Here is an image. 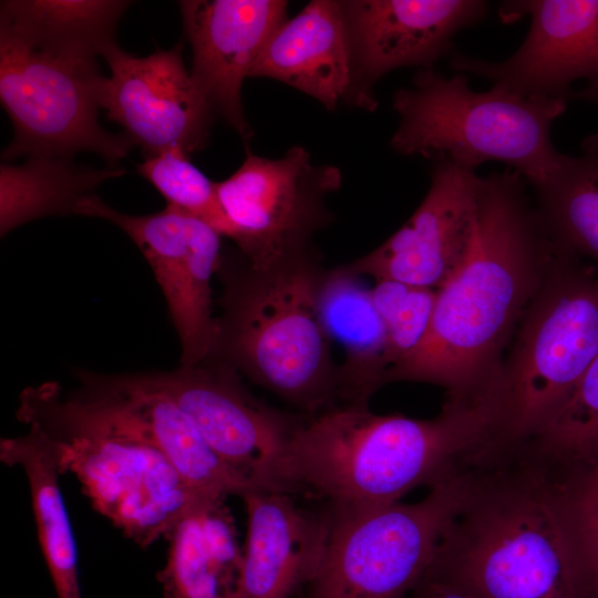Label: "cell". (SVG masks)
<instances>
[{
  "label": "cell",
  "instance_id": "ac0fdd59",
  "mask_svg": "<svg viewBox=\"0 0 598 598\" xmlns=\"http://www.w3.org/2000/svg\"><path fill=\"white\" fill-rule=\"evenodd\" d=\"M241 498L248 517L241 598H297L326 549V506L305 508L292 495L272 491H251Z\"/></svg>",
  "mask_w": 598,
  "mask_h": 598
},
{
  "label": "cell",
  "instance_id": "484cf974",
  "mask_svg": "<svg viewBox=\"0 0 598 598\" xmlns=\"http://www.w3.org/2000/svg\"><path fill=\"white\" fill-rule=\"evenodd\" d=\"M534 188L549 237L598 269V133L584 138L579 155L564 154L558 168Z\"/></svg>",
  "mask_w": 598,
  "mask_h": 598
},
{
  "label": "cell",
  "instance_id": "6da1fadb",
  "mask_svg": "<svg viewBox=\"0 0 598 598\" xmlns=\"http://www.w3.org/2000/svg\"><path fill=\"white\" fill-rule=\"evenodd\" d=\"M525 187L508 167L480 178L466 256L437 289L423 342L385 372L382 386L423 382L457 396L496 386L504 351L557 251Z\"/></svg>",
  "mask_w": 598,
  "mask_h": 598
},
{
  "label": "cell",
  "instance_id": "7c38bea8",
  "mask_svg": "<svg viewBox=\"0 0 598 598\" xmlns=\"http://www.w3.org/2000/svg\"><path fill=\"white\" fill-rule=\"evenodd\" d=\"M75 214L109 220L127 234L164 293L181 341V365L207 360L217 334L210 282L220 265L223 236L205 221L168 206L154 214L130 215L95 194L84 197Z\"/></svg>",
  "mask_w": 598,
  "mask_h": 598
},
{
  "label": "cell",
  "instance_id": "30bf717a",
  "mask_svg": "<svg viewBox=\"0 0 598 598\" xmlns=\"http://www.w3.org/2000/svg\"><path fill=\"white\" fill-rule=\"evenodd\" d=\"M341 182L336 166L316 165L301 146L280 158L247 152L234 174L216 182L223 237L257 267L316 250L313 235L332 219L326 199Z\"/></svg>",
  "mask_w": 598,
  "mask_h": 598
},
{
  "label": "cell",
  "instance_id": "52a82bcc",
  "mask_svg": "<svg viewBox=\"0 0 598 598\" xmlns=\"http://www.w3.org/2000/svg\"><path fill=\"white\" fill-rule=\"evenodd\" d=\"M597 355L598 269L557 245L502 361L503 440L518 443L536 436Z\"/></svg>",
  "mask_w": 598,
  "mask_h": 598
},
{
  "label": "cell",
  "instance_id": "d6986e66",
  "mask_svg": "<svg viewBox=\"0 0 598 598\" xmlns=\"http://www.w3.org/2000/svg\"><path fill=\"white\" fill-rule=\"evenodd\" d=\"M249 78L280 81L334 111L353 91V64L341 1L315 0L271 34Z\"/></svg>",
  "mask_w": 598,
  "mask_h": 598
},
{
  "label": "cell",
  "instance_id": "d4e9b609",
  "mask_svg": "<svg viewBox=\"0 0 598 598\" xmlns=\"http://www.w3.org/2000/svg\"><path fill=\"white\" fill-rule=\"evenodd\" d=\"M124 174L118 166L101 169L72 158L34 156L21 165L0 166V234L30 220L75 214L76 206L104 181Z\"/></svg>",
  "mask_w": 598,
  "mask_h": 598
},
{
  "label": "cell",
  "instance_id": "4316f807",
  "mask_svg": "<svg viewBox=\"0 0 598 598\" xmlns=\"http://www.w3.org/2000/svg\"><path fill=\"white\" fill-rule=\"evenodd\" d=\"M525 443L556 462L574 460L598 448V355L561 409Z\"/></svg>",
  "mask_w": 598,
  "mask_h": 598
},
{
  "label": "cell",
  "instance_id": "8fae6325",
  "mask_svg": "<svg viewBox=\"0 0 598 598\" xmlns=\"http://www.w3.org/2000/svg\"><path fill=\"white\" fill-rule=\"evenodd\" d=\"M137 374L186 413L226 465L256 489L278 492V471L301 414L255 398L241 374L217 360Z\"/></svg>",
  "mask_w": 598,
  "mask_h": 598
},
{
  "label": "cell",
  "instance_id": "83f0119b",
  "mask_svg": "<svg viewBox=\"0 0 598 598\" xmlns=\"http://www.w3.org/2000/svg\"><path fill=\"white\" fill-rule=\"evenodd\" d=\"M136 172L163 195L166 206L205 221L223 236L224 217L216 182L199 171L182 150L146 157L136 165Z\"/></svg>",
  "mask_w": 598,
  "mask_h": 598
},
{
  "label": "cell",
  "instance_id": "f1b7e54d",
  "mask_svg": "<svg viewBox=\"0 0 598 598\" xmlns=\"http://www.w3.org/2000/svg\"><path fill=\"white\" fill-rule=\"evenodd\" d=\"M371 290L386 331L389 370L423 342L431 324L437 290L391 279L375 280Z\"/></svg>",
  "mask_w": 598,
  "mask_h": 598
},
{
  "label": "cell",
  "instance_id": "5b68a950",
  "mask_svg": "<svg viewBox=\"0 0 598 598\" xmlns=\"http://www.w3.org/2000/svg\"><path fill=\"white\" fill-rule=\"evenodd\" d=\"M17 415L48 437L62 474L78 477L93 507L142 547L216 498L194 489L158 447L113 426L58 383L25 389Z\"/></svg>",
  "mask_w": 598,
  "mask_h": 598
},
{
  "label": "cell",
  "instance_id": "ffe728a7",
  "mask_svg": "<svg viewBox=\"0 0 598 598\" xmlns=\"http://www.w3.org/2000/svg\"><path fill=\"white\" fill-rule=\"evenodd\" d=\"M102 377L140 436L158 447L194 489L225 498L255 491L219 458L168 395L145 383L137 373Z\"/></svg>",
  "mask_w": 598,
  "mask_h": 598
},
{
  "label": "cell",
  "instance_id": "603a6c76",
  "mask_svg": "<svg viewBox=\"0 0 598 598\" xmlns=\"http://www.w3.org/2000/svg\"><path fill=\"white\" fill-rule=\"evenodd\" d=\"M125 0H6L0 33L54 55L95 60L116 44Z\"/></svg>",
  "mask_w": 598,
  "mask_h": 598
},
{
  "label": "cell",
  "instance_id": "7a4b0ae2",
  "mask_svg": "<svg viewBox=\"0 0 598 598\" xmlns=\"http://www.w3.org/2000/svg\"><path fill=\"white\" fill-rule=\"evenodd\" d=\"M497 389L445 395L432 419L338 404L301 415L283 454L278 491L329 505L382 506L451 480L502 437Z\"/></svg>",
  "mask_w": 598,
  "mask_h": 598
},
{
  "label": "cell",
  "instance_id": "277c9868",
  "mask_svg": "<svg viewBox=\"0 0 598 598\" xmlns=\"http://www.w3.org/2000/svg\"><path fill=\"white\" fill-rule=\"evenodd\" d=\"M324 270L316 250L257 267L236 249L223 250L216 274L221 313L208 359L229 364L305 416L340 402V365L318 303Z\"/></svg>",
  "mask_w": 598,
  "mask_h": 598
},
{
  "label": "cell",
  "instance_id": "4fadbf2b",
  "mask_svg": "<svg viewBox=\"0 0 598 598\" xmlns=\"http://www.w3.org/2000/svg\"><path fill=\"white\" fill-rule=\"evenodd\" d=\"M102 56L111 76L101 83V109L145 158L172 148L190 156L207 145L215 113L187 71L178 44L146 56L113 44Z\"/></svg>",
  "mask_w": 598,
  "mask_h": 598
},
{
  "label": "cell",
  "instance_id": "1f68e13d",
  "mask_svg": "<svg viewBox=\"0 0 598 598\" xmlns=\"http://www.w3.org/2000/svg\"><path fill=\"white\" fill-rule=\"evenodd\" d=\"M569 97L598 104V78L588 80L587 85L579 91H571Z\"/></svg>",
  "mask_w": 598,
  "mask_h": 598
},
{
  "label": "cell",
  "instance_id": "9a60e30c",
  "mask_svg": "<svg viewBox=\"0 0 598 598\" xmlns=\"http://www.w3.org/2000/svg\"><path fill=\"white\" fill-rule=\"evenodd\" d=\"M353 64V102L377 106L371 86L403 66L432 69L452 52V39L484 19L481 0H355L341 1Z\"/></svg>",
  "mask_w": 598,
  "mask_h": 598
},
{
  "label": "cell",
  "instance_id": "5bb4252c",
  "mask_svg": "<svg viewBox=\"0 0 598 598\" xmlns=\"http://www.w3.org/2000/svg\"><path fill=\"white\" fill-rule=\"evenodd\" d=\"M504 23L530 17L528 33L508 59L489 62L453 51L452 68L526 96L567 100L577 79L598 78V0L501 2Z\"/></svg>",
  "mask_w": 598,
  "mask_h": 598
},
{
  "label": "cell",
  "instance_id": "f546056e",
  "mask_svg": "<svg viewBox=\"0 0 598 598\" xmlns=\"http://www.w3.org/2000/svg\"><path fill=\"white\" fill-rule=\"evenodd\" d=\"M548 461L564 493L592 598H598V448L569 461Z\"/></svg>",
  "mask_w": 598,
  "mask_h": 598
},
{
  "label": "cell",
  "instance_id": "3957f363",
  "mask_svg": "<svg viewBox=\"0 0 598 598\" xmlns=\"http://www.w3.org/2000/svg\"><path fill=\"white\" fill-rule=\"evenodd\" d=\"M426 573L475 598H592L557 473L525 443L471 466Z\"/></svg>",
  "mask_w": 598,
  "mask_h": 598
},
{
  "label": "cell",
  "instance_id": "e0dca14e",
  "mask_svg": "<svg viewBox=\"0 0 598 598\" xmlns=\"http://www.w3.org/2000/svg\"><path fill=\"white\" fill-rule=\"evenodd\" d=\"M190 43V74L213 112L244 140L252 135L241 86L271 34L286 21L282 0L179 1Z\"/></svg>",
  "mask_w": 598,
  "mask_h": 598
},
{
  "label": "cell",
  "instance_id": "9c48e42d",
  "mask_svg": "<svg viewBox=\"0 0 598 598\" xmlns=\"http://www.w3.org/2000/svg\"><path fill=\"white\" fill-rule=\"evenodd\" d=\"M103 78L96 60L50 54L0 33V100L13 125L1 157L72 158L86 151L116 166L135 145L99 124Z\"/></svg>",
  "mask_w": 598,
  "mask_h": 598
},
{
  "label": "cell",
  "instance_id": "cb8c5ba5",
  "mask_svg": "<svg viewBox=\"0 0 598 598\" xmlns=\"http://www.w3.org/2000/svg\"><path fill=\"white\" fill-rule=\"evenodd\" d=\"M29 427L24 435L1 440L0 460L25 473L39 543L58 598H82L75 539L59 484L62 471L48 437Z\"/></svg>",
  "mask_w": 598,
  "mask_h": 598
},
{
  "label": "cell",
  "instance_id": "ba28073f",
  "mask_svg": "<svg viewBox=\"0 0 598 598\" xmlns=\"http://www.w3.org/2000/svg\"><path fill=\"white\" fill-rule=\"evenodd\" d=\"M470 467L415 503H323L329 514L326 549L297 598H409L458 511Z\"/></svg>",
  "mask_w": 598,
  "mask_h": 598
},
{
  "label": "cell",
  "instance_id": "2e32d148",
  "mask_svg": "<svg viewBox=\"0 0 598 598\" xmlns=\"http://www.w3.org/2000/svg\"><path fill=\"white\" fill-rule=\"evenodd\" d=\"M432 161L430 188L420 206L383 244L346 264L354 274L437 290L462 264L481 177L444 156Z\"/></svg>",
  "mask_w": 598,
  "mask_h": 598
},
{
  "label": "cell",
  "instance_id": "8992f818",
  "mask_svg": "<svg viewBox=\"0 0 598 598\" xmlns=\"http://www.w3.org/2000/svg\"><path fill=\"white\" fill-rule=\"evenodd\" d=\"M400 117L390 141L401 155L444 156L466 171L499 161L534 187L560 165L550 130L567 100L526 96L494 83L476 92L466 74L452 78L420 69L412 85L393 94Z\"/></svg>",
  "mask_w": 598,
  "mask_h": 598
},
{
  "label": "cell",
  "instance_id": "44dd1931",
  "mask_svg": "<svg viewBox=\"0 0 598 598\" xmlns=\"http://www.w3.org/2000/svg\"><path fill=\"white\" fill-rule=\"evenodd\" d=\"M167 538V560L157 574L165 598H241L244 551L225 498L199 503Z\"/></svg>",
  "mask_w": 598,
  "mask_h": 598
},
{
  "label": "cell",
  "instance_id": "7402d4cb",
  "mask_svg": "<svg viewBox=\"0 0 598 598\" xmlns=\"http://www.w3.org/2000/svg\"><path fill=\"white\" fill-rule=\"evenodd\" d=\"M347 265L326 268L318 295L321 321L344 351L340 402L369 404L388 370L386 331L372 290Z\"/></svg>",
  "mask_w": 598,
  "mask_h": 598
},
{
  "label": "cell",
  "instance_id": "4dcf8cb0",
  "mask_svg": "<svg viewBox=\"0 0 598 598\" xmlns=\"http://www.w3.org/2000/svg\"><path fill=\"white\" fill-rule=\"evenodd\" d=\"M409 598H475L463 589L434 577L424 574L419 584L414 587Z\"/></svg>",
  "mask_w": 598,
  "mask_h": 598
}]
</instances>
